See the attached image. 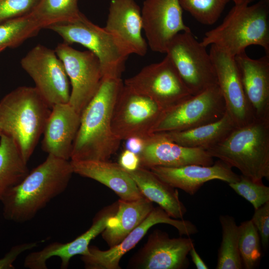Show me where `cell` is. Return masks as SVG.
I'll return each instance as SVG.
<instances>
[{"mask_svg":"<svg viewBox=\"0 0 269 269\" xmlns=\"http://www.w3.org/2000/svg\"><path fill=\"white\" fill-rule=\"evenodd\" d=\"M242 175L256 182L269 179V118L256 119L235 128L225 138L206 150Z\"/></svg>","mask_w":269,"mask_h":269,"instance_id":"277c9868","label":"cell"},{"mask_svg":"<svg viewBox=\"0 0 269 269\" xmlns=\"http://www.w3.org/2000/svg\"><path fill=\"white\" fill-rule=\"evenodd\" d=\"M128 172L144 197L157 204L170 217L183 219L187 209L176 188L160 179L149 169L139 166Z\"/></svg>","mask_w":269,"mask_h":269,"instance_id":"cb8c5ba5","label":"cell"},{"mask_svg":"<svg viewBox=\"0 0 269 269\" xmlns=\"http://www.w3.org/2000/svg\"><path fill=\"white\" fill-rule=\"evenodd\" d=\"M51 111L35 87H19L0 101L1 133L14 140L27 162L43 134Z\"/></svg>","mask_w":269,"mask_h":269,"instance_id":"3957f363","label":"cell"},{"mask_svg":"<svg viewBox=\"0 0 269 269\" xmlns=\"http://www.w3.org/2000/svg\"><path fill=\"white\" fill-rule=\"evenodd\" d=\"M74 173L94 179L113 190L120 199L132 201L143 196L128 171L108 160H70Z\"/></svg>","mask_w":269,"mask_h":269,"instance_id":"603a6c76","label":"cell"},{"mask_svg":"<svg viewBox=\"0 0 269 269\" xmlns=\"http://www.w3.org/2000/svg\"><path fill=\"white\" fill-rule=\"evenodd\" d=\"M39 0H0V23L31 12Z\"/></svg>","mask_w":269,"mask_h":269,"instance_id":"836d02e7","label":"cell"},{"mask_svg":"<svg viewBox=\"0 0 269 269\" xmlns=\"http://www.w3.org/2000/svg\"><path fill=\"white\" fill-rule=\"evenodd\" d=\"M206 48L190 31L176 35L166 49L165 53L192 95L217 84L214 64Z\"/></svg>","mask_w":269,"mask_h":269,"instance_id":"52a82bcc","label":"cell"},{"mask_svg":"<svg viewBox=\"0 0 269 269\" xmlns=\"http://www.w3.org/2000/svg\"><path fill=\"white\" fill-rule=\"evenodd\" d=\"M235 128L226 112L221 119L212 123L184 131L160 133L183 146L206 150L222 140Z\"/></svg>","mask_w":269,"mask_h":269,"instance_id":"484cf974","label":"cell"},{"mask_svg":"<svg viewBox=\"0 0 269 269\" xmlns=\"http://www.w3.org/2000/svg\"><path fill=\"white\" fill-rule=\"evenodd\" d=\"M194 246L190 238H170L159 230L149 235L144 245L130 260L136 269H182L188 268L187 255Z\"/></svg>","mask_w":269,"mask_h":269,"instance_id":"2e32d148","label":"cell"},{"mask_svg":"<svg viewBox=\"0 0 269 269\" xmlns=\"http://www.w3.org/2000/svg\"><path fill=\"white\" fill-rule=\"evenodd\" d=\"M230 0H179L183 9L199 22L211 25L220 17Z\"/></svg>","mask_w":269,"mask_h":269,"instance_id":"1f68e13d","label":"cell"},{"mask_svg":"<svg viewBox=\"0 0 269 269\" xmlns=\"http://www.w3.org/2000/svg\"><path fill=\"white\" fill-rule=\"evenodd\" d=\"M229 186L254 207L255 210L269 201V187L263 182L254 181L243 175L239 180L229 184Z\"/></svg>","mask_w":269,"mask_h":269,"instance_id":"d6a6232c","label":"cell"},{"mask_svg":"<svg viewBox=\"0 0 269 269\" xmlns=\"http://www.w3.org/2000/svg\"><path fill=\"white\" fill-rule=\"evenodd\" d=\"M20 64L51 109L56 104L69 103V78L54 50L38 44L21 59Z\"/></svg>","mask_w":269,"mask_h":269,"instance_id":"7c38bea8","label":"cell"},{"mask_svg":"<svg viewBox=\"0 0 269 269\" xmlns=\"http://www.w3.org/2000/svg\"><path fill=\"white\" fill-rule=\"evenodd\" d=\"M189 254L190 255L192 262L197 269H208V266L197 252L194 246L191 249Z\"/></svg>","mask_w":269,"mask_h":269,"instance_id":"f35d334b","label":"cell"},{"mask_svg":"<svg viewBox=\"0 0 269 269\" xmlns=\"http://www.w3.org/2000/svg\"><path fill=\"white\" fill-rule=\"evenodd\" d=\"M0 139V202L27 175V162L14 140L1 134Z\"/></svg>","mask_w":269,"mask_h":269,"instance_id":"4316f807","label":"cell"},{"mask_svg":"<svg viewBox=\"0 0 269 269\" xmlns=\"http://www.w3.org/2000/svg\"><path fill=\"white\" fill-rule=\"evenodd\" d=\"M239 248L243 268H255L261 258L260 237L251 220L239 226Z\"/></svg>","mask_w":269,"mask_h":269,"instance_id":"4dcf8cb0","label":"cell"},{"mask_svg":"<svg viewBox=\"0 0 269 269\" xmlns=\"http://www.w3.org/2000/svg\"><path fill=\"white\" fill-rule=\"evenodd\" d=\"M218 84L163 111L153 133L184 131L215 122L225 114Z\"/></svg>","mask_w":269,"mask_h":269,"instance_id":"ba28073f","label":"cell"},{"mask_svg":"<svg viewBox=\"0 0 269 269\" xmlns=\"http://www.w3.org/2000/svg\"><path fill=\"white\" fill-rule=\"evenodd\" d=\"M140 166L180 167L189 164L211 165L213 157L205 149L186 147L166 137L162 133H153L144 138L138 154Z\"/></svg>","mask_w":269,"mask_h":269,"instance_id":"ac0fdd59","label":"cell"},{"mask_svg":"<svg viewBox=\"0 0 269 269\" xmlns=\"http://www.w3.org/2000/svg\"><path fill=\"white\" fill-rule=\"evenodd\" d=\"M80 119L81 115L69 103L54 105L43 133L42 150L48 154L69 160Z\"/></svg>","mask_w":269,"mask_h":269,"instance_id":"44dd1931","label":"cell"},{"mask_svg":"<svg viewBox=\"0 0 269 269\" xmlns=\"http://www.w3.org/2000/svg\"><path fill=\"white\" fill-rule=\"evenodd\" d=\"M124 84L154 101L163 111L192 95L169 57L144 67Z\"/></svg>","mask_w":269,"mask_h":269,"instance_id":"9c48e42d","label":"cell"},{"mask_svg":"<svg viewBox=\"0 0 269 269\" xmlns=\"http://www.w3.org/2000/svg\"><path fill=\"white\" fill-rule=\"evenodd\" d=\"M46 28L60 35L63 42L78 43L92 52L100 62L103 79L121 78L130 54L104 27L94 24L81 12L73 20Z\"/></svg>","mask_w":269,"mask_h":269,"instance_id":"8992f818","label":"cell"},{"mask_svg":"<svg viewBox=\"0 0 269 269\" xmlns=\"http://www.w3.org/2000/svg\"><path fill=\"white\" fill-rule=\"evenodd\" d=\"M200 43L206 47L214 45L233 57L257 45L269 55V1L235 5L220 25L205 33Z\"/></svg>","mask_w":269,"mask_h":269,"instance_id":"5b68a950","label":"cell"},{"mask_svg":"<svg viewBox=\"0 0 269 269\" xmlns=\"http://www.w3.org/2000/svg\"><path fill=\"white\" fill-rule=\"evenodd\" d=\"M256 227L262 245L267 248L269 241V201L255 210L251 219Z\"/></svg>","mask_w":269,"mask_h":269,"instance_id":"e575fe53","label":"cell"},{"mask_svg":"<svg viewBox=\"0 0 269 269\" xmlns=\"http://www.w3.org/2000/svg\"><path fill=\"white\" fill-rule=\"evenodd\" d=\"M125 140V149H128L138 155L143 146L144 138L132 137Z\"/></svg>","mask_w":269,"mask_h":269,"instance_id":"74e56055","label":"cell"},{"mask_svg":"<svg viewBox=\"0 0 269 269\" xmlns=\"http://www.w3.org/2000/svg\"><path fill=\"white\" fill-rule=\"evenodd\" d=\"M152 202L144 196L132 201L119 199L116 213L102 232L103 239L110 247L120 243L138 226L153 209Z\"/></svg>","mask_w":269,"mask_h":269,"instance_id":"d4e9b609","label":"cell"},{"mask_svg":"<svg viewBox=\"0 0 269 269\" xmlns=\"http://www.w3.org/2000/svg\"><path fill=\"white\" fill-rule=\"evenodd\" d=\"M161 223L173 226L180 235L189 236L198 231L191 222L174 219L160 207H154L147 217L118 244L107 250H101L96 246H90L89 253L81 257L85 268L120 269V262L123 256L138 243L150 228Z\"/></svg>","mask_w":269,"mask_h":269,"instance_id":"4fadbf2b","label":"cell"},{"mask_svg":"<svg viewBox=\"0 0 269 269\" xmlns=\"http://www.w3.org/2000/svg\"><path fill=\"white\" fill-rule=\"evenodd\" d=\"M232 0L234 2L235 5L249 4L252 1V0Z\"/></svg>","mask_w":269,"mask_h":269,"instance_id":"ab89813d","label":"cell"},{"mask_svg":"<svg viewBox=\"0 0 269 269\" xmlns=\"http://www.w3.org/2000/svg\"><path fill=\"white\" fill-rule=\"evenodd\" d=\"M179 0H145L141 14L147 45L154 52L165 53L173 38L191 29L184 23Z\"/></svg>","mask_w":269,"mask_h":269,"instance_id":"5bb4252c","label":"cell"},{"mask_svg":"<svg viewBox=\"0 0 269 269\" xmlns=\"http://www.w3.org/2000/svg\"><path fill=\"white\" fill-rule=\"evenodd\" d=\"M54 50L70 79L69 103L81 115L103 80L100 62L92 52L78 50L64 42L58 44Z\"/></svg>","mask_w":269,"mask_h":269,"instance_id":"8fae6325","label":"cell"},{"mask_svg":"<svg viewBox=\"0 0 269 269\" xmlns=\"http://www.w3.org/2000/svg\"><path fill=\"white\" fill-rule=\"evenodd\" d=\"M253 0H252V1H253ZM265 0V1H269V0Z\"/></svg>","mask_w":269,"mask_h":269,"instance_id":"60d3db41","label":"cell"},{"mask_svg":"<svg viewBox=\"0 0 269 269\" xmlns=\"http://www.w3.org/2000/svg\"><path fill=\"white\" fill-rule=\"evenodd\" d=\"M222 239L218 252L216 269L243 268L239 248V226L235 219L228 215H221Z\"/></svg>","mask_w":269,"mask_h":269,"instance_id":"83f0119b","label":"cell"},{"mask_svg":"<svg viewBox=\"0 0 269 269\" xmlns=\"http://www.w3.org/2000/svg\"><path fill=\"white\" fill-rule=\"evenodd\" d=\"M124 85L121 78L103 80L81 114L71 160H108L119 149L121 140L113 134L111 123L114 107Z\"/></svg>","mask_w":269,"mask_h":269,"instance_id":"6da1fadb","label":"cell"},{"mask_svg":"<svg viewBox=\"0 0 269 269\" xmlns=\"http://www.w3.org/2000/svg\"><path fill=\"white\" fill-rule=\"evenodd\" d=\"M118 209V202L104 208L95 216L90 228L73 241L66 243H52L42 250L29 253L25 258L24 266L30 269H47L48 260L53 257L61 260V268L68 267L70 260L76 255L89 253L91 241L106 228L109 218Z\"/></svg>","mask_w":269,"mask_h":269,"instance_id":"e0dca14e","label":"cell"},{"mask_svg":"<svg viewBox=\"0 0 269 269\" xmlns=\"http://www.w3.org/2000/svg\"><path fill=\"white\" fill-rule=\"evenodd\" d=\"M235 59L246 98L256 119L269 118V55L255 59L245 51Z\"/></svg>","mask_w":269,"mask_h":269,"instance_id":"7402d4cb","label":"cell"},{"mask_svg":"<svg viewBox=\"0 0 269 269\" xmlns=\"http://www.w3.org/2000/svg\"><path fill=\"white\" fill-rule=\"evenodd\" d=\"M149 169L166 183L190 195L209 181L220 180L229 184L240 179L232 167L219 159L211 165L193 164L180 167L155 166Z\"/></svg>","mask_w":269,"mask_h":269,"instance_id":"ffe728a7","label":"cell"},{"mask_svg":"<svg viewBox=\"0 0 269 269\" xmlns=\"http://www.w3.org/2000/svg\"><path fill=\"white\" fill-rule=\"evenodd\" d=\"M163 112L152 99L124 84L114 107L112 132L120 140L145 138L152 134Z\"/></svg>","mask_w":269,"mask_h":269,"instance_id":"30bf717a","label":"cell"},{"mask_svg":"<svg viewBox=\"0 0 269 269\" xmlns=\"http://www.w3.org/2000/svg\"><path fill=\"white\" fill-rule=\"evenodd\" d=\"M73 173L70 161L48 154L4 196L1 201L4 218L16 223L31 220L66 190Z\"/></svg>","mask_w":269,"mask_h":269,"instance_id":"7a4b0ae2","label":"cell"},{"mask_svg":"<svg viewBox=\"0 0 269 269\" xmlns=\"http://www.w3.org/2000/svg\"><path fill=\"white\" fill-rule=\"evenodd\" d=\"M118 163L127 171H133L140 166V159L137 154L125 149L119 156Z\"/></svg>","mask_w":269,"mask_h":269,"instance_id":"8d00e7d4","label":"cell"},{"mask_svg":"<svg viewBox=\"0 0 269 269\" xmlns=\"http://www.w3.org/2000/svg\"><path fill=\"white\" fill-rule=\"evenodd\" d=\"M41 29V26L30 13L0 23V50L18 46L37 34Z\"/></svg>","mask_w":269,"mask_h":269,"instance_id":"f546056e","label":"cell"},{"mask_svg":"<svg viewBox=\"0 0 269 269\" xmlns=\"http://www.w3.org/2000/svg\"><path fill=\"white\" fill-rule=\"evenodd\" d=\"M104 27L130 55L146 54L148 45L141 33V9L135 0H110Z\"/></svg>","mask_w":269,"mask_h":269,"instance_id":"d6986e66","label":"cell"},{"mask_svg":"<svg viewBox=\"0 0 269 269\" xmlns=\"http://www.w3.org/2000/svg\"><path fill=\"white\" fill-rule=\"evenodd\" d=\"M80 11L77 0H39L30 13L42 28L77 18Z\"/></svg>","mask_w":269,"mask_h":269,"instance_id":"f1b7e54d","label":"cell"},{"mask_svg":"<svg viewBox=\"0 0 269 269\" xmlns=\"http://www.w3.org/2000/svg\"><path fill=\"white\" fill-rule=\"evenodd\" d=\"M1 134V131L0 130V136Z\"/></svg>","mask_w":269,"mask_h":269,"instance_id":"7bdbcfd3","label":"cell"},{"mask_svg":"<svg viewBox=\"0 0 269 269\" xmlns=\"http://www.w3.org/2000/svg\"><path fill=\"white\" fill-rule=\"evenodd\" d=\"M38 245L37 242L23 243L14 246L10 249L5 256L0 259V269H12L17 258L24 252L31 250Z\"/></svg>","mask_w":269,"mask_h":269,"instance_id":"d590c367","label":"cell"},{"mask_svg":"<svg viewBox=\"0 0 269 269\" xmlns=\"http://www.w3.org/2000/svg\"><path fill=\"white\" fill-rule=\"evenodd\" d=\"M209 54L215 69L217 84L223 97L226 113L236 128L256 119L246 98L240 71L233 57L211 45Z\"/></svg>","mask_w":269,"mask_h":269,"instance_id":"9a60e30c","label":"cell"},{"mask_svg":"<svg viewBox=\"0 0 269 269\" xmlns=\"http://www.w3.org/2000/svg\"><path fill=\"white\" fill-rule=\"evenodd\" d=\"M3 50H4L0 49V53Z\"/></svg>","mask_w":269,"mask_h":269,"instance_id":"b9f144b4","label":"cell"}]
</instances>
